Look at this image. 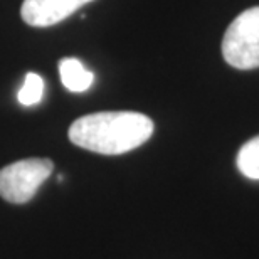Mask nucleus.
Here are the masks:
<instances>
[{"label": "nucleus", "instance_id": "1", "mask_svg": "<svg viewBox=\"0 0 259 259\" xmlns=\"http://www.w3.org/2000/svg\"><path fill=\"white\" fill-rule=\"evenodd\" d=\"M153 121L137 111H101L81 116L69 128L76 147L101 155H121L148 142Z\"/></svg>", "mask_w": 259, "mask_h": 259}, {"label": "nucleus", "instance_id": "2", "mask_svg": "<svg viewBox=\"0 0 259 259\" xmlns=\"http://www.w3.org/2000/svg\"><path fill=\"white\" fill-rule=\"evenodd\" d=\"M222 56L236 69L259 67V7L241 12L222 39Z\"/></svg>", "mask_w": 259, "mask_h": 259}, {"label": "nucleus", "instance_id": "3", "mask_svg": "<svg viewBox=\"0 0 259 259\" xmlns=\"http://www.w3.org/2000/svg\"><path fill=\"white\" fill-rule=\"evenodd\" d=\"M54 170L49 158L19 160L0 170V197L10 204H25L37 194L39 187Z\"/></svg>", "mask_w": 259, "mask_h": 259}, {"label": "nucleus", "instance_id": "4", "mask_svg": "<svg viewBox=\"0 0 259 259\" xmlns=\"http://www.w3.org/2000/svg\"><path fill=\"white\" fill-rule=\"evenodd\" d=\"M93 0H24L20 15L30 27H49L63 22Z\"/></svg>", "mask_w": 259, "mask_h": 259}, {"label": "nucleus", "instance_id": "5", "mask_svg": "<svg viewBox=\"0 0 259 259\" xmlns=\"http://www.w3.org/2000/svg\"><path fill=\"white\" fill-rule=\"evenodd\" d=\"M59 74L66 90L71 93H84L95 82V74L88 71L84 64L76 58H64L59 61Z\"/></svg>", "mask_w": 259, "mask_h": 259}, {"label": "nucleus", "instance_id": "6", "mask_svg": "<svg viewBox=\"0 0 259 259\" xmlns=\"http://www.w3.org/2000/svg\"><path fill=\"white\" fill-rule=\"evenodd\" d=\"M237 168L244 177L259 180V135L241 147L237 153Z\"/></svg>", "mask_w": 259, "mask_h": 259}, {"label": "nucleus", "instance_id": "7", "mask_svg": "<svg viewBox=\"0 0 259 259\" xmlns=\"http://www.w3.org/2000/svg\"><path fill=\"white\" fill-rule=\"evenodd\" d=\"M42 95H44V79L39 74H35V72H29L25 76L22 88L19 90L17 95L19 103L24 106H34L40 103Z\"/></svg>", "mask_w": 259, "mask_h": 259}]
</instances>
